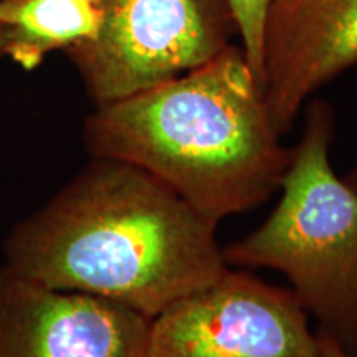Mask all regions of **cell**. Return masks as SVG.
I'll use <instances>...</instances> for the list:
<instances>
[{
    "mask_svg": "<svg viewBox=\"0 0 357 357\" xmlns=\"http://www.w3.org/2000/svg\"><path fill=\"white\" fill-rule=\"evenodd\" d=\"M151 319L0 265V357H149Z\"/></svg>",
    "mask_w": 357,
    "mask_h": 357,
    "instance_id": "obj_6",
    "label": "cell"
},
{
    "mask_svg": "<svg viewBox=\"0 0 357 357\" xmlns=\"http://www.w3.org/2000/svg\"><path fill=\"white\" fill-rule=\"evenodd\" d=\"M6 56L25 71L37 70L53 52L91 40L101 8L84 0H0Z\"/></svg>",
    "mask_w": 357,
    "mask_h": 357,
    "instance_id": "obj_8",
    "label": "cell"
},
{
    "mask_svg": "<svg viewBox=\"0 0 357 357\" xmlns=\"http://www.w3.org/2000/svg\"><path fill=\"white\" fill-rule=\"evenodd\" d=\"M236 25V37L247 60L261 84V37L263 22L270 0H229Z\"/></svg>",
    "mask_w": 357,
    "mask_h": 357,
    "instance_id": "obj_9",
    "label": "cell"
},
{
    "mask_svg": "<svg viewBox=\"0 0 357 357\" xmlns=\"http://www.w3.org/2000/svg\"><path fill=\"white\" fill-rule=\"evenodd\" d=\"M344 177V181L347 182V184H349L351 187H354V189L357 190V159H356V162H354V166L351 167V171L346 174V176H342Z\"/></svg>",
    "mask_w": 357,
    "mask_h": 357,
    "instance_id": "obj_11",
    "label": "cell"
},
{
    "mask_svg": "<svg viewBox=\"0 0 357 357\" xmlns=\"http://www.w3.org/2000/svg\"><path fill=\"white\" fill-rule=\"evenodd\" d=\"M83 144L89 158L151 172L217 223L273 197L289 162L261 84L235 43L181 77L95 106Z\"/></svg>",
    "mask_w": 357,
    "mask_h": 357,
    "instance_id": "obj_2",
    "label": "cell"
},
{
    "mask_svg": "<svg viewBox=\"0 0 357 357\" xmlns=\"http://www.w3.org/2000/svg\"><path fill=\"white\" fill-rule=\"evenodd\" d=\"M84 2H88V3H91V6H95V7H98L100 8L102 3L106 2V0H84Z\"/></svg>",
    "mask_w": 357,
    "mask_h": 357,
    "instance_id": "obj_13",
    "label": "cell"
},
{
    "mask_svg": "<svg viewBox=\"0 0 357 357\" xmlns=\"http://www.w3.org/2000/svg\"><path fill=\"white\" fill-rule=\"evenodd\" d=\"M91 40L66 50L93 105L121 100L199 68L229 48V0H106Z\"/></svg>",
    "mask_w": 357,
    "mask_h": 357,
    "instance_id": "obj_4",
    "label": "cell"
},
{
    "mask_svg": "<svg viewBox=\"0 0 357 357\" xmlns=\"http://www.w3.org/2000/svg\"><path fill=\"white\" fill-rule=\"evenodd\" d=\"M357 66V0H270L261 91L280 137L318 89Z\"/></svg>",
    "mask_w": 357,
    "mask_h": 357,
    "instance_id": "obj_7",
    "label": "cell"
},
{
    "mask_svg": "<svg viewBox=\"0 0 357 357\" xmlns=\"http://www.w3.org/2000/svg\"><path fill=\"white\" fill-rule=\"evenodd\" d=\"M6 56V30L0 25V58Z\"/></svg>",
    "mask_w": 357,
    "mask_h": 357,
    "instance_id": "obj_12",
    "label": "cell"
},
{
    "mask_svg": "<svg viewBox=\"0 0 357 357\" xmlns=\"http://www.w3.org/2000/svg\"><path fill=\"white\" fill-rule=\"evenodd\" d=\"M149 357H319V339L291 289L229 266L151 319Z\"/></svg>",
    "mask_w": 357,
    "mask_h": 357,
    "instance_id": "obj_5",
    "label": "cell"
},
{
    "mask_svg": "<svg viewBox=\"0 0 357 357\" xmlns=\"http://www.w3.org/2000/svg\"><path fill=\"white\" fill-rule=\"evenodd\" d=\"M318 339H319V357H356V356L347 354L344 349H341V347H339L334 341H331L329 337L318 334Z\"/></svg>",
    "mask_w": 357,
    "mask_h": 357,
    "instance_id": "obj_10",
    "label": "cell"
},
{
    "mask_svg": "<svg viewBox=\"0 0 357 357\" xmlns=\"http://www.w3.org/2000/svg\"><path fill=\"white\" fill-rule=\"evenodd\" d=\"M303 111L278 204L261 225L223 248V258L231 268L284 275L318 323L316 333L357 357V190L329 158L333 106L311 98Z\"/></svg>",
    "mask_w": 357,
    "mask_h": 357,
    "instance_id": "obj_3",
    "label": "cell"
},
{
    "mask_svg": "<svg viewBox=\"0 0 357 357\" xmlns=\"http://www.w3.org/2000/svg\"><path fill=\"white\" fill-rule=\"evenodd\" d=\"M217 227L144 169L91 158L12 227L3 265L48 288L121 303L153 319L229 268Z\"/></svg>",
    "mask_w": 357,
    "mask_h": 357,
    "instance_id": "obj_1",
    "label": "cell"
}]
</instances>
